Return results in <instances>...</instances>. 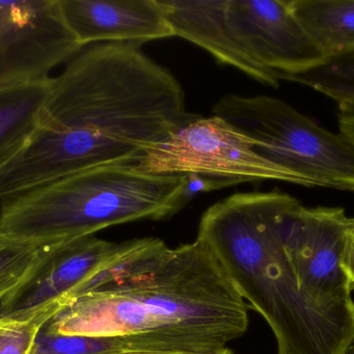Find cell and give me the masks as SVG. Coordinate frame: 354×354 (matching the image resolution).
Masks as SVG:
<instances>
[{
    "label": "cell",
    "instance_id": "cell-1",
    "mask_svg": "<svg viewBox=\"0 0 354 354\" xmlns=\"http://www.w3.org/2000/svg\"><path fill=\"white\" fill-rule=\"evenodd\" d=\"M248 310L203 241L172 249L147 237L120 242L41 330L122 339L138 353H208L245 334Z\"/></svg>",
    "mask_w": 354,
    "mask_h": 354
},
{
    "label": "cell",
    "instance_id": "cell-2",
    "mask_svg": "<svg viewBox=\"0 0 354 354\" xmlns=\"http://www.w3.org/2000/svg\"><path fill=\"white\" fill-rule=\"evenodd\" d=\"M198 116L187 112L176 77L141 46L100 43L52 77L41 126L60 133L81 172L138 164Z\"/></svg>",
    "mask_w": 354,
    "mask_h": 354
},
{
    "label": "cell",
    "instance_id": "cell-3",
    "mask_svg": "<svg viewBox=\"0 0 354 354\" xmlns=\"http://www.w3.org/2000/svg\"><path fill=\"white\" fill-rule=\"evenodd\" d=\"M299 204L278 191L230 195L204 212L197 239L266 320L278 354H354V303L306 290L289 251L287 220Z\"/></svg>",
    "mask_w": 354,
    "mask_h": 354
},
{
    "label": "cell",
    "instance_id": "cell-4",
    "mask_svg": "<svg viewBox=\"0 0 354 354\" xmlns=\"http://www.w3.org/2000/svg\"><path fill=\"white\" fill-rule=\"evenodd\" d=\"M189 197V175L151 174L137 163L87 168L1 200L0 242L41 247L118 224L167 220Z\"/></svg>",
    "mask_w": 354,
    "mask_h": 354
},
{
    "label": "cell",
    "instance_id": "cell-5",
    "mask_svg": "<svg viewBox=\"0 0 354 354\" xmlns=\"http://www.w3.org/2000/svg\"><path fill=\"white\" fill-rule=\"evenodd\" d=\"M212 116L251 139L256 153L268 161L315 186L354 191L353 143L283 100L270 96H225L214 106Z\"/></svg>",
    "mask_w": 354,
    "mask_h": 354
},
{
    "label": "cell",
    "instance_id": "cell-6",
    "mask_svg": "<svg viewBox=\"0 0 354 354\" xmlns=\"http://www.w3.org/2000/svg\"><path fill=\"white\" fill-rule=\"evenodd\" d=\"M137 166L151 174L201 177L218 187L259 180L315 186L308 179L261 157L251 139L214 116H198L165 143L149 150Z\"/></svg>",
    "mask_w": 354,
    "mask_h": 354
},
{
    "label": "cell",
    "instance_id": "cell-7",
    "mask_svg": "<svg viewBox=\"0 0 354 354\" xmlns=\"http://www.w3.org/2000/svg\"><path fill=\"white\" fill-rule=\"evenodd\" d=\"M83 48L58 0L0 1V87L47 80Z\"/></svg>",
    "mask_w": 354,
    "mask_h": 354
},
{
    "label": "cell",
    "instance_id": "cell-8",
    "mask_svg": "<svg viewBox=\"0 0 354 354\" xmlns=\"http://www.w3.org/2000/svg\"><path fill=\"white\" fill-rule=\"evenodd\" d=\"M354 226L343 208L304 207L289 214L286 240L306 290L330 303H354L351 285L341 269L345 240Z\"/></svg>",
    "mask_w": 354,
    "mask_h": 354
},
{
    "label": "cell",
    "instance_id": "cell-9",
    "mask_svg": "<svg viewBox=\"0 0 354 354\" xmlns=\"http://www.w3.org/2000/svg\"><path fill=\"white\" fill-rule=\"evenodd\" d=\"M227 18L250 53L279 78L326 60L306 33L288 0H228Z\"/></svg>",
    "mask_w": 354,
    "mask_h": 354
},
{
    "label": "cell",
    "instance_id": "cell-10",
    "mask_svg": "<svg viewBox=\"0 0 354 354\" xmlns=\"http://www.w3.org/2000/svg\"><path fill=\"white\" fill-rule=\"evenodd\" d=\"M118 245L95 235L62 243L28 284L0 303V319L45 326L113 255Z\"/></svg>",
    "mask_w": 354,
    "mask_h": 354
},
{
    "label": "cell",
    "instance_id": "cell-11",
    "mask_svg": "<svg viewBox=\"0 0 354 354\" xmlns=\"http://www.w3.org/2000/svg\"><path fill=\"white\" fill-rule=\"evenodd\" d=\"M60 12L79 43L141 46L174 37L160 0H58Z\"/></svg>",
    "mask_w": 354,
    "mask_h": 354
},
{
    "label": "cell",
    "instance_id": "cell-12",
    "mask_svg": "<svg viewBox=\"0 0 354 354\" xmlns=\"http://www.w3.org/2000/svg\"><path fill=\"white\" fill-rule=\"evenodd\" d=\"M174 37L209 52L218 62L262 85L278 87L280 78L262 66L237 37L227 18L228 0H160Z\"/></svg>",
    "mask_w": 354,
    "mask_h": 354
},
{
    "label": "cell",
    "instance_id": "cell-13",
    "mask_svg": "<svg viewBox=\"0 0 354 354\" xmlns=\"http://www.w3.org/2000/svg\"><path fill=\"white\" fill-rule=\"evenodd\" d=\"M51 78L0 87V166L18 153L41 126Z\"/></svg>",
    "mask_w": 354,
    "mask_h": 354
},
{
    "label": "cell",
    "instance_id": "cell-14",
    "mask_svg": "<svg viewBox=\"0 0 354 354\" xmlns=\"http://www.w3.org/2000/svg\"><path fill=\"white\" fill-rule=\"evenodd\" d=\"M306 33L326 58L354 50V0H288Z\"/></svg>",
    "mask_w": 354,
    "mask_h": 354
},
{
    "label": "cell",
    "instance_id": "cell-15",
    "mask_svg": "<svg viewBox=\"0 0 354 354\" xmlns=\"http://www.w3.org/2000/svg\"><path fill=\"white\" fill-rule=\"evenodd\" d=\"M282 79L306 85L338 106L354 107V50L328 57L309 70L284 75Z\"/></svg>",
    "mask_w": 354,
    "mask_h": 354
},
{
    "label": "cell",
    "instance_id": "cell-16",
    "mask_svg": "<svg viewBox=\"0 0 354 354\" xmlns=\"http://www.w3.org/2000/svg\"><path fill=\"white\" fill-rule=\"evenodd\" d=\"M64 242L41 247L0 242V303L28 284Z\"/></svg>",
    "mask_w": 354,
    "mask_h": 354
},
{
    "label": "cell",
    "instance_id": "cell-17",
    "mask_svg": "<svg viewBox=\"0 0 354 354\" xmlns=\"http://www.w3.org/2000/svg\"><path fill=\"white\" fill-rule=\"evenodd\" d=\"M138 353L122 339L60 336L39 330L30 354H124Z\"/></svg>",
    "mask_w": 354,
    "mask_h": 354
},
{
    "label": "cell",
    "instance_id": "cell-18",
    "mask_svg": "<svg viewBox=\"0 0 354 354\" xmlns=\"http://www.w3.org/2000/svg\"><path fill=\"white\" fill-rule=\"evenodd\" d=\"M43 326L0 319V354H30Z\"/></svg>",
    "mask_w": 354,
    "mask_h": 354
},
{
    "label": "cell",
    "instance_id": "cell-19",
    "mask_svg": "<svg viewBox=\"0 0 354 354\" xmlns=\"http://www.w3.org/2000/svg\"><path fill=\"white\" fill-rule=\"evenodd\" d=\"M341 269L346 276L351 289L354 290V226L349 230L345 240L342 257L340 262Z\"/></svg>",
    "mask_w": 354,
    "mask_h": 354
},
{
    "label": "cell",
    "instance_id": "cell-20",
    "mask_svg": "<svg viewBox=\"0 0 354 354\" xmlns=\"http://www.w3.org/2000/svg\"><path fill=\"white\" fill-rule=\"evenodd\" d=\"M338 121L341 134L354 145V107L339 106Z\"/></svg>",
    "mask_w": 354,
    "mask_h": 354
},
{
    "label": "cell",
    "instance_id": "cell-21",
    "mask_svg": "<svg viewBox=\"0 0 354 354\" xmlns=\"http://www.w3.org/2000/svg\"><path fill=\"white\" fill-rule=\"evenodd\" d=\"M124 354H235L230 348L221 349V351H214V353H124Z\"/></svg>",
    "mask_w": 354,
    "mask_h": 354
}]
</instances>
